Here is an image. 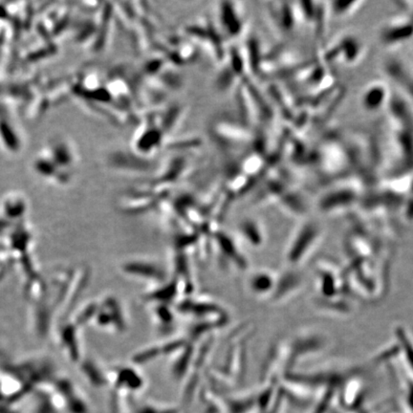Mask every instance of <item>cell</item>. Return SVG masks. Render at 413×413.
Instances as JSON below:
<instances>
[{
	"instance_id": "obj_3",
	"label": "cell",
	"mask_w": 413,
	"mask_h": 413,
	"mask_svg": "<svg viewBox=\"0 0 413 413\" xmlns=\"http://www.w3.org/2000/svg\"><path fill=\"white\" fill-rule=\"evenodd\" d=\"M304 286V277L297 269L288 268L282 274L277 275V284L270 300L274 304H282L299 294Z\"/></svg>"
},
{
	"instance_id": "obj_5",
	"label": "cell",
	"mask_w": 413,
	"mask_h": 413,
	"mask_svg": "<svg viewBox=\"0 0 413 413\" xmlns=\"http://www.w3.org/2000/svg\"><path fill=\"white\" fill-rule=\"evenodd\" d=\"M395 342L400 350V356L404 360L405 367L413 376V340L407 330L402 325L394 329Z\"/></svg>"
},
{
	"instance_id": "obj_2",
	"label": "cell",
	"mask_w": 413,
	"mask_h": 413,
	"mask_svg": "<svg viewBox=\"0 0 413 413\" xmlns=\"http://www.w3.org/2000/svg\"><path fill=\"white\" fill-rule=\"evenodd\" d=\"M329 344V338L322 333L316 331L300 333L291 340L290 344H286L285 369L290 371L292 367L302 360L320 354L327 349Z\"/></svg>"
},
{
	"instance_id": "obj_6",
	"label": "cell",
	"mask_w": 413,
	"mask_h": 413,
	"mask_svg": "<svg viewBox=\"0 0 413 413\" xmlns=\"http://www.w3.org/2000/svg\"><path fill=\"white\" fill-rule=\"evenodd\" d=\"M240 232L244 239H246L247 241L252 244V246L259 247L264 242V235L261 227L254 220H246L242 223Z\"/></svg>"
},
{
	"instance_id": "obj_7",
	"label": "cell",
	"mask_w": 413,
	"mask_h": 413,
	"mask_svg": "<svg viewBox=\"0 0 413 413\" xmlns=\"http://www.w3.org/2000/svg\"><path fill=\"white\" fill-rule=\"evenodd\" d=\"M176 407H156V405H147L138 410L136 413H178Z\"/></svg>"
},
{
	"instance_id": "obj_4",
	"label": "cell",
	"mask_w": 413,
	"mask_h": 413,
	"mask_svg": "<svg viewBox=\"0 0 413 413\" xmlns=\"http://www.w3.org/2000/svg\"><path fill=\"white\" fill-rule=\"evenodd\" d=\"M277 280V275L271 271H257L250 277L249 288L257 296L271 297Z\"/></svg>"
},
{
	"instance_id": "obj_1",
	"label": "cell",
	"mask_w": 413,
	"mask_h": 413,
	"mask_svg": "<svg viewBox=\"0 0 413 413\" xmlns=\"http://www.w3.org/2000/svg\"><path fill=\"white\" fill-rule=\"evenodd\" d=\"M324 232L319 224L313 221H306L297 228L294 232L285 252L284 259L288 268L299 269L322 242Z\"/></svg>"
}]
</instances>
